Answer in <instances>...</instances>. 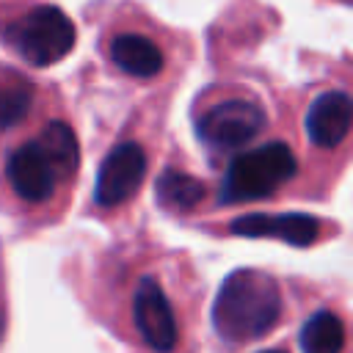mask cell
Listing matches in <instances>:
<instances>
[{"instance_id": "obj_1", "label": "cell", "mask_w": 353, "mask_h": 353, "mask_svg": "<svg viewBox=\"0 0 353 353\" xmlns=\"http://www.w3.org/2000/svg\"><path fill=\"white\" fill-rule=\"evenodd\" d=\"M91 306L135 353H193L201 279L185 251L124 245L97 262Z\"/></svg>"}, {"instance_id": "obj_2", "label": "cell", "mask_w": 353, "mask_h": 353, "mask_svg": "<svg viewBox=\"0 0 353 353\" xmlns=\"http://www.w3.org/2000/svg\"><path fill=\"white\" fill-rule=\"evenodd\" d=\"M80 171L77 132L63 119H50L39 132L0 154V207L17 218L52 223L69 207Z\"/></svg>"}, {"instance_id": "obj_3", "label": "cell", "mask_w": 353, "mask_h": 353, "mask_svg": "<svg viewBox=\"0 0 353 353\" xmlns=\"http://www.w3.org/2000/svg\"><path fill=\"white\" fill-rule=\"evenodd\" d=\"M287 284L265 268L232 270L212 303L215 334L229 347H245L273 336L290 320Z\"/></svg>"}, {"instance_id": "obj_4", "label": "cell", "mask_w": 353, "mask_h": 353, "mask_svg": "<svg viewBox=\"0 0 353 353\" xmlns=\"http://www.w3.org/2000/svg\"><path fill=\"white\" fill-rule=\"evenodd\" d=\"M298 176V157L287 141L251 143L232 154L218 188V204H254L270 201L290 190Z\"/></svg>"}, {"instance_id": "obj_5", "label": "cell", "mask_w": 353, "mask_h": 353, "mask_svg": "<svg viewBox=\"0 0 353 353\" xmlns=\"http://www.w3.org/2000/svg\"><path fill=\"white\" fill-rule=\"evenodd\" d=\"M152 168L149 146L141 138H121L108 149L97 168V182L91 193V210L105 223H113L130 212L138 201Z\"/></svg>"}, {"instance_id": "obj_6", "label": "cell", "mask_w": 353, "mask_h": 353, "mask_svg": "<svg viewBox=\"0 0 353 353\" xmlns=\"http://www.w3.org/2000/svg\"><path fill=\"white\" fill-rule=\"evenodd\" d=\"M265 127V108L248 97L218 99L207 105L196 119V135L212 157H232L234 152L256 143Z\"/></svg>"}, {"instance_id": "obj_7", "label": "cell", "mask_w": 353, "mask_h": 353, "mask_svg": "<svg viewBox=\"0 0 353 353\" xmlns=\"http://www.w3.org/2000/svg\"><path fill=\"white\" fill-rule=\"evenodd\" d=\"M8 44L33 66H52L74 47V25L55 6H41L11 22L6 30Z\"/></svg>"}, {"instance_id": "obj_8", "label": "cell", "mask_w": 353, "mask_h": 353, "mask_svg": "<svg viewBox=\"0 0 353 353\" xmlns=\"http://www.w3.org/2000/svg\"><path fill=\"white\" fill-rule=\"evenodd\" d=\"M350 121H353V102L350 94L342 88L323 91L312 99L303 116V132L312 143L314 152L320 154H334L345 146L350 135Z\"/></svg>"}, {"instance_id": "obj_9", "label": "cell", "mask_w": 353, "mask_h": 353, "mask_svg": "<svg viewBox=\"0 0 353 353\" xmlns=\"http://www.w3.org/2000/svg\"><path fill=\"white\" fill-rule=\"evenodd\" d=\"M154 196H157V204L165 212H171V215H190V212L204 207L207 185L196 174H190V171L168 165L154 179Z\"/></svg>"}, {"instance_id": "obj_10", "label": "cell", "mask_w": 353, "mask_h": 353, "mask_svg": "<svg viewBox=\"0 0 353 353\" xmlns=\"http://www.w3.org/2000/svg\"><path fill=\"white\" fill-rule=\"evenodd\" d=\"M110 61L130 77L149 80L163 72L160 47L141 33H119L110 41Z\"/></svg>"}, {"instance_id": "obj_11", "label": "cell", "mask_w": 353, "mask_h": 353, "mask_svg": "<svg viewBox=\"0 0 353 353\" xmlns=\"http://www.w3.org/2000/svg\"><path fill=\"white\" fill-rule=\"evenodd\" d=\"M301 350L303 353H345L347 347V325L336 309H317L306 317L301 328Z\"/></svg>"}, {"instance_id": "obj_12", "label": "cell", "mask_w": 353, "mask_h": 353, "mask_svg": "<svg viewBox=\"0 0 353 353\" xmlns=\"http://www.w3.org/2000/svg\"><path fill=\"white\" fill-rule=\"evenodd\" d=\"M320 218H306V215H287V218H240L234 223V232L245 234H279L287 243L309 245L320 234Z\"/></svg>"}, {"instance_id": "obj_13", "label": "cell", "mask_w": 353, "mask_h": 353, "mask_svg": "<svg viewBox=\"0 0 353 353\" xmlns=\"http://www.w3.org/2000/svg\"><path fill=\"white\" fill-rule=\"evenodd\" d=\"M33 110V91L25 83H3L0 85V132H11L28 121Z\"/></svg>"}, {"instance_id": "obj_14", "label": "cell", "mask_w": 353, "mask_h": 353, "mask_svg": "<svg viewBox=\"0 0 353 353\" xmlns=\"http://www.w3.org/2000/svg\"><path fill=\"white\" fill-rule=\"evenodd\" d=\"M6 331H8V292H6V273L0 259V347L6 342Z\"/></svg>"}, {"instance_id": "obj_15", "label": "cell", "mask_w": 353, "mask_h": 353, "mask_svg": "<svg viewBox=\"0 0 353 353\" xmlns=\"http://www.w3.org/2000/svg\"><path fill=\"white\" fill-rule=\"evenodd\" d=\"M259 353H290V350H284V347H270V350H259Z\"/></svg>"}]
</instances>
